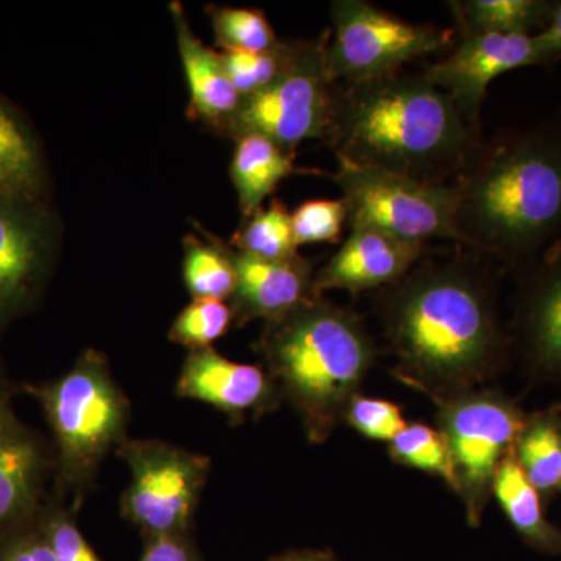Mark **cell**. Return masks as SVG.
<instances>
[{
    "label": "cell",
    "instance_id": "cell-38",
    "mask_svg": "<svg viewBox=\"0 0 561 561\" xmlns=\"http://www.w3.org/2000/svg\"><path fill=\"white\" fill-rule=\"evenodd\" d=\"M560 491H561V483H560Z\"/></svg>",
    "mask_w": 561,
    "mask_h": 561
},
{
    "label": "cell",
    "instance_id": "cell-25",
    "mask_svg": "<svg viewBox=\"0 0 561 561\" xmlns=\"http://www.w3.org/2000/svg\"><path fill=\"white\" fill-rule=\"evenodd\" d=\"M390 451L401 463L416 470L434 472L445 479L454 490L459 491L451 451L442 432L434 431L426 424H411L390 442Z\"/></svg>",
    "mask_w": 561,
    "mask_h": 561
},
{
    "label": "cell",
    "instance_id": "cell-5",
    "mask_svg": "<svg viewBox=\"0 0 561 561\" xmlns=\"http://www.w3.org/2000/svg\"><path fill=\"white\" fill-rule=\"evenodd\" d=\"M327 54L328 36L297 43L286 70L267 88L243 99L221 131L232 138L256 133L294 154L302 140H328L337 88Z\"/></svg>",
    "mask_w": 561,
    "mask_h": 561
},
{
    "label": "cell",
    "instance_id": "cell-35",
    "mask_svg": "<svg viewBox=\"0 0 561 561\" xmlns=\"http://www.w3.org/2000/svg\"><path fill=\"white\" fill-rule=\"evenodd\" d=\"M538 36L546 49L551 51L553 57L559 58L561 55V2L556 3L548 27L538 33Z\"/></svg>",
    "mask_w": 561,
    "mask_h": 561
},
{
    "label": "cell",
    "instance_id": "cell-37",
    "mask_svg": "<svg viewBox=\"0 0 561 561\" xmlns=\"http://www.w3.org/2000/svg\"><path fill=\"white\" fill-rule=\"evenodd\" d=\"M556 409H557V411H559L561 413V402H560V404L556 405Z\"/></svg>",
    "mask_w": 561,
    "mask_h": 561
},
{
    "label": "cell",
    "instance_id": "cell-7",
    "mask_svg": "<svg viewBox=\"0 0 561 561\" xmlns=\"http://www.w3.org/2000/svg\"><path fill=\"white\" fill-rule=\"evenodd\" d=\"M335 38L328 43L331 79L345 84L397 76L405 65L451 46L453 32L412 24L364 0L331 5Z\"/></svg>",
    "mask_w": 561,
    "mask_h": 561
},
{
    "label": "cell",
    "instance_id": "cell-36",
    "mask_svg": "<svg viewBox=\"0 0 561 561\" xmlns=\"http://www.w3.org/2000/svg\"><path fill=\"white\" fill-rule=\"evenodd\" d=\"M7 434V421L3 416L2 408H0V437H5Z\"/></svg>",
    "mask_w": 561,
    "mask_h": 561
},
{
    "label": "cell",
    "instance_id": "cell-3",
    "mask_svg": "<svg viewBox=\"0 0 561 561\" xmlns=\"http://www.w3.org/2000/svg\"><path fill=\"white\" fill-rule=\"evenodd\" d=\"M389 331L402 359L438 382L482 376L504 348L485 284L456 265L427 267L405 280L390 305Z\"/></svg>",
    "mask_w": 561,
    "mask_h": 561
},
{
    "label": "cell",
    "instance_id": "cell-32",
    "mask_svg": "<svg viewBox=\"0 0 561 561\" xmlns=\"http://www.w3.org/2000/svg\"><path fill=\"white\" fill-rule=\"evenodd\" d=\"M47 542L54 552L55 561H101L72 524L55 523Z\"/></svg>",
    "mask_w": 561,
    "mask_h": 561
},
{
    "label": "cell",
    "instance_id": "cell-31",
    "mask_svg": "<svg viewBox=\"0 0 561 561\" xmlns=\"http://www.w3.org/2000/svg\"><path fill=\"white\" fill-rule=\"evenodd\" d=\"M348 421L365 437L383 442L393 440L408 426L398 405L362 397L350 401Z\"/></svg>",
    "mask_w": 561,
    "mask_h": 561
},
{
    "label": "cell",
    "instance_id": "cell-6",
    "mask_svg": "<svg viewBox=\"0 0 561 561\" xmlns=\"http://www.w3.org/2000/svg\"><path fill=\"white\" fill-rule=\"evenodd\" d=\"M337 164L334 180L341 187L351 228H375L409 242H460L454 184L426 183L343 158H337Z\"/></svg>",
    "mask_w": 561,
    "mask_h": 561
},
{
    "label": "cell",
    "instance_id": "cell-22",
    "mask_svg": "<svg viewBox=\"0 0 561 561\" xmlns=\"http://www.w3.org/2000/svg\"><path fill=\"white\" fill-rule=\"evenodd\" d=\"M41 187L38 151L31 135L0 101V202H35Z\"/></svg>",
    "mask_w": 561,
    "mask_h": 561
},
{
    "label": "cell",
    "instance_id": "cell-21",
    "mask_svg": "<svg viewBox=\"0 0 561 561\" xmlns=\"http://www.w3.org/2000/svg\"><path fill=\"white\" fill-rule=\"evenodd\" d=\"M513 453L538 493L553 496L561 483V413L552 408L527 416Z\"/></svg>",
    "mask_w": 561,
    "mask_h": 561
},
{
    "label": "cell",
    "instance_id": "cell-23",
    "mask_svg": "<svg viewBox=\"0 0 561 561\" xmlns=\"http://www.w3.org/2000/svg\"><path fill=\"white\" fill-rule=\"evenodd\" d=\"M183 273L195 300L224 301L234 294L238 284L232 251L210 236L184 239Z\"/></svg>",
    "mask_w": 561,
    "mask_h": 561
},
{
    "label": "cell",
    "instance_id": "cell-13",
    "mask_svg": "<svg viewBox=\"0 0 561 561\" xmlns=\"http://www.w3.org/2000/svg\"><path fill=\"white\" fill-rule=\"evenodd\" d=\"M171 13L190 88L187 116L221 131L241 106V94L232 87L220 51L194 35L180 3H171Z\"/></svg>",
    "mask_w": 561,
    "mask_h": 561
},
{
    "label": "cell",
    "instance_id": "cell-29",
    "mask_svg": "<svg viewBox=\"0 0 561 561\" xmlns=\"http://www.w3.org/2000/svg\"><path fill=\"white\" fill-rule=\"evenodd\" d=\"M230 323L231 312L224 301L194 300L176 317L171 337L181 345L202 348L221 337Z\"/></svg>",
    "mask_w": 561,
    "mask_h": 561
},
{
    "label": "cell",
    "instance_id": "cell-2",
    "mask_svg": "<svg viewBox=\"0 0 561 561\" xmlns=\"http://www.w3.org/2000/svg\"><path fill=\"white\" fill-rule=\"evenodd\" d=\"M328 142L354 164L446 184L474 150V127L424 73H397L337 90Z\"/></svg>",
    "mask_w": 561,
    "mask_h": 561
},
{
    "label": "cell",
    "instance_id": "cell-14",
    "mask_svg": "<svg viewBox=\"0 0 561 561\" xmlns=\"http://www.w3.org/2000/svg\"><path fill=\"white\" fill-rule=\"evenodd\" d=\"M195 476L186 461L173 456L146 457L135 467L128 507L136 522L169 531L190 515Z\"/></svg>",
    "mask_w": 561,
    "mask_h": 561
},
{
    "label": "cell",
    "instance_id": "cell-4",
    "mask_svg": "<svg viewBox=\"0 0 561 561\" xmlns=\"http://www.w3.org/2000/svg\"><path fill=\"white\" fill-rule=\"evenodd\" d=\"M268 348L291 391L321 415H334L350 404L373 357L359 321L316 302H305L279 319Z\"/></svg>",
    "mask_w": 561,
    "mask_h": 561
},
{
    "label": "cell",
    "instance_id": "cell-11",
    "mask_svg": "<svg viewBox=\"0 0 561 561\" xmlns=\"http://www.w3.org/2000/svg\"><path fill=\"white\" fill-rule=\"evenodd\" d=\"M51 424L66 451L88 456L101 449L121 421L119 402L98 371L80 368L47 394Z\"/></svg>",
    "mask_w": 561,
    "mask_h": 561
},
{
    "label": "cell",
    "instance_id": "cell-26",
    "mask_svg": "<svg viewBox=\"0 0 561 561\" xmlns=\"http://www.w3.org/2000/svg\"><path fill=\"white\" fill-rule=\"evenodd\" d=\"M208 13L221 50L267 51L280 43L262 10L209 5Z\"/></svg>",
    "mask_w": 561,
    "mask_h": 561
},
{
    "label": "cell",
    "instance_id": "cell-1",
    "mask_svg": "<svg viewBox=\"0 0 561 561\" xmlns=\"http://www.w3.org/2000/svg\"><path fill=\"white\" fill-rule=\"evenodd\" d=\"M454 187L460 243L526 268L561 230V127L478 147Z\"/></svg>",
    "mask_w": 561,
    "mask_h": 561
},
{
    "label": "cell",
    "instance_id": "cell-34",
    "mask_svg": "<svg viewBox=\"0 0 561 561\" xmlns=\"http://www.w3.org/2000/svg\"><path fill=\"white\" fill-rule=\"evenodd\" d=\"M140 561H190V557L179 541L161 537L147 549Z\"/></svg>",
    "mask_w": 561,
    "mask_h": 561
},
{
    "label": "cell",
    "instance_id": "cell-28",
    "mask_svg": "<svg viewBox=\"0 0 561 561\" xmlns=\"http://www.w3.org/2000/svg\"><path fill=\"white\" fill-rule=\"evenodd\" d=\"M36 454L28 443L0 437V523L22 512L31 497Z\"/></svg>",
    "mask_w": 561,
    "mask_h": 561
},
{
    "label": "cell",
    "instance_id": "cell-10",
    "mask_svg": "<svg viewBox=\"0 0 561 561\" xmlns=\"http://www.w3.org/2000/svg\"><path fill=\"white\" fill-rule=\"evenodd\" d=\"M516 334L530 375L561 382V242L526 267L519 291Z\"/></svg>",
    "mask_w": 561,
    "mask_h": 561
},
{
    "label": "cell",
    "instance_id": "cell-8",
    "mask_svg": "<svg viewBox=\"0 0 561 561\" xmlns=\"http://www.w3.org/2000/svg\"><path fill=\"white\" fill-rule=\"evenodd\" d=\"M442 434L451 451L459 491L479 519L501 461L515 449L527 415L508 398L470 394L443 409Z\"/></svg>",
    "mask_w": 561,
    "mask_h": 561
},
{
    "label": "cell",
    "instance_id": "cell-33",
    "mask_svg": "<svg viewBox=\"0 0 561 561\" xmlns=\"http://www.w3.org/2000/svg\"><path fill=\"white\" fill-rule=\"evenodd\" d=\"M0 561H55L49 542L28 540L18 542Z\"/></svg>",
    "mask_w": 561,
    "mask_h": 561
},
{
    "label": "cell",
    "instance_id": "cell-27",
    "mask_svg": "<svg viewBox=\"0 0 561 561\" xmlns=\"http://www.w3.org/2000/svg\"><path fill=\"white\" fill-rule=\"evenodd\" d=\"M297 43H279L267 51L221 50V60L242 101L273 83L294 58Z\"/></svg>",
    "mask_w": 561,
    "mask_h": 561
},
{
    "label": "cell",
    "instance_id": "cell-17",
    "mask_svg": "<svg viewBox=\"0 0 561 561\" xmlns=\"http://www.w3.org/2000/svg\"><path fill=\"white\" fill-rule=\"evenodd\" d=\"M180 391L224 411H245L264 397L265 378L260 368L236 364L206 348L187 359Z\"/></svg>",
    "mask_w": 561,
    "mask_h": 561
},
{
    "label": "cell",
    "instance_id": "cell-19",
    "mask_svg": "<svg viewBox=\"0 0 561 561\" xmlns=\"http://www.w3.org/2000/svg\"><path fill=\"white\" fill-rule=\"evenodd\" d=\"M491 491L527 545L552 556L561 553V530L546 518L542 496L524 474L515 453L512 451L501 461Z\"/></svg>",
    "mask_w": 561,
    "mask_h": 561
},
{
    "label": "cell",
    "instance_id": "cell-18",
    "mask_svg": "<svg viewBox=\"0 0 561 561\" xmlns=\"http://www.w3.org/2000/svg\"><path fill=\"white\" fill-rule=\"evenodd\" d=\"M234 140L230 175L239 208L249 219L262 208L280 181L297 171L295 154L256 133H245Z\"/></svg>",
    "mask_w": 561,
    "mask_h": 561
},
{
    "label": "cell",
    "instance_id": "cell-15",
    "mask_svg": "<svg viewBox=\"0 0 561 561\" xmlns=\"http://www.w3.org/2000/svg\"><path fill=\"white\" fill-rule=\"evenodd\" d=\"M231 251L238 276L234 294L249 316L279 320L308 302L309 265L300 256L272 261Z\"/></svg>",
    "mask_w": 561,
    "mask_h": 561
},
{
    "label": "cell",
    "instance_id": "cell-24",
    "mask_svg": "<svg viewBox=\"0 0 561 561\" xmlns=\"http://www.w3.org/2000/svg\"><path fill=\"white\" fill-rule=\"evenodd\" d=\"M232 249L262 260H291L298 256L291 214L279 201H272L247 219L241 230L232 236Z\"/></svg>",
    "mask_w": 561,
    "mask_h": 561
},
{
    "label": "cell",
    "instance_id": "cell-20",
    "mask_svg": "<svg viewBox=\"0 0 561 561\" xmlns=\"http://www.w3.org/2000/svg\"><path fill=\"white\" fill-rule=\"evenodd\" d=\"M556 3L545 0H467L451 2L463 36L537 35L548 27Z\"/></svg>",
    "mask_w": 561,
    "mask_h": 561
},
{
    "label": "cell",
    "instance_id": "cell-9",
    "mask_svg": "<svg viewBox=\"0 0 561 561\" xmlns=\"http://www.w3.org/2000/svg\"><path fill=\"white\" fill-rule=\"evenodd\" d=\"M556 57L537 35H470L445 60L424 72L446 92L474 127L491 81L512 70L546 65Z\"/></svg>",
    "mask_w": 561,
    "mask_h": 561
},
{
    "label": "cell",
    "instance_id": "cell-16",
    "mask_svg": "<svg viewBox=\"0 0 561 561\" xmlns=\"http://www.w3.org/2000/svg\"><path fill=\"white\" fill-rule=\"evenodd\" d=\"M49 245L46 219L33 203L0 202V309L20 301Z\"/></svg>",
    "mask_w": 561,
    "mask_h": 561
},
{
    "label": "cell",
    "instance_id": "cell-30",
    "mask_svg": "<svg viewBox=\"0 0 561 561\" xmlns=\"http://www.w3.org/2000/svg\"><path fill=\"white\" fill-rule=\"evenodd\" d=\"M348 210L342 201H309L291 213V228L297 247L308 243L337 242Z\"/></svg>",
    "mask_w": 561,
    "mask_h": 561
},
{
    "label": "cell",
    "instance_id": "cell-12",
    "mask_svg": "<svg viewBox=\"0 0 561 561\" xmlns=\"http://www.w3.org/2000/svg\"><path fill=\"white\" fill-rule=\"evenodd\" d=\"M423 243L375 228H351L350 238L317 278V290L360 291L397 283L419 261Z\"/></svg>",
    "mask_w": 561,
    "mask_h": 561
}]
</instances>
